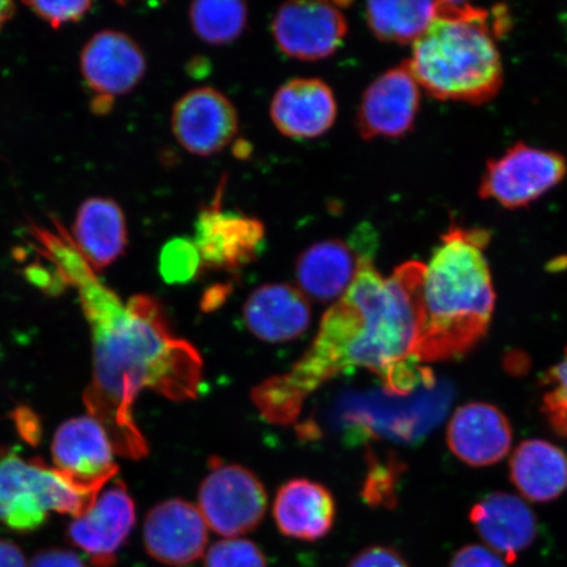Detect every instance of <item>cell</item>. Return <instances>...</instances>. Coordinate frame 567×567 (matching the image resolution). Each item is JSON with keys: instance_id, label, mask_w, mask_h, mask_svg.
I'll use <instances>...</instances> for the list:
<instances>
[{"instance_id": "obj_1", "label": "cell", "mask_w": 567, "mask_h": 567, "mask_svg": "<svg viewBox=\"0 0 567 567\" xmlns=\"http://www.w3.org/2000/svg\"><path fill=\"white\" fill-rule=\"evenodd\" d=\"M35 240L80 292L94 342V380L84 394L90 415L104 425L113 449L132 460L148 453L133 417V403L151 389L172 401L195 400L203 379L196 347L177 338L162 305L152 296L127 303L97 280L65 230L34 229Z\"/></svg>"}, {"instance_id": "obj_2", "label": "cell", "mask_w": 567, "mask_h": 567, "mask_svg": "<svg viewBox=\"0 0 567 567\" xmlns=\"http://www.w3.org/2000/svg\"><path fill=\"white\" fill-rule=\"evenodd\" d=\"M424 265L408 261L384 278L373 254L360 255L347 292L326 311L318 334L292 370L252 390L254 405L278 425L299 421L305 401L339 374L370 371L386 392L405 395L430 385L432 373L411 349L420 323Z\"/></svg>"}, {"instance_id": "obj_3", "label": "cell", "mask_w": 567, "mask_h": 567, "mask_svg": "<svg viewBox=\"0 0 567 567\" xmlns=\"http://www.w3.org/2000/svg\"><path fill=\"white\" fill-rule=\"evenodd\" d=\"M485 230L452 226L424 265L420 323L411 353L423 363L464 358L491 328L495 292Z\"/></svg>"}, {"instance_id": "obj_4", "label": "cell", "mask_w": 567, "mask_h": 567, "mask_svg": "<svg viewBox=\"0 0 567 567\" xmlns=\"http://www.w3.org/2000/svg\"><path fill=\"white\" fill-rule=\"evenodd\" d=\"M505 9L436 2V17L413 44L408 65L417 84L439 101L482 104L498 94L503 65L495 38L505 32Z\"/></svg>"}, {"instance_id": "obj_5", "label": "cell", "mask_w": 567, "mask_h": 567, "mask_svg": "<svg viewBox=\"0 0 567 567\" xmlns=\"http://www.w3.org/2000/svg\"><path fill=\"white\" fill-rule=\"evenodd\" d=\"M101 488L78 484L40 461L0 456V523L20 534L44 526L49 514L76 517L94 505Z\"/></svg>"}, {"instance_id": "obj_6", "label": "cell", "mask_w": 567, "mask_h": 567, "mask_svg": "<svg viewBox=\"0 0 567 567\" xmlns=\"http://www.w3.org/2000/svg\"><path fill=\"white\" fill-rule=\"evenodd\" d=\"M210 472L198 492V512L216 534L236 538L259 527L267 513L264 484L246 467L210 460Z\"/></svg>"}, {"instance_id": "obj_7", "label": "cell", "mask_w": 567, "mask_h": 567, "mask_svg": "<svg viewBox=\"0 0 567 567\" xmlns=\"http://www.w3.org/2000/svg\"><path fill=\"white\" fill-rule=\"evenodd\" d=\"M564 155L527 144H516L487 163L480 196L508 209L527 207L565 179Z\"/></svg>"}, {"instance_id": "obj_8", "label": "cell", "mask_w": 567, "mask_h": 567, "mask_svg": "<svg viewBox=\"0 0 567 567\" xmlns=\"http://www.w3.org/2000/svg\"><path fill=\"white\" fill-rule=\"evenodd\" d=\"M272 33L284 54L313 62L339 51L349 25L338 3L299 0L280 7L272 21Z\"/></svg>"}, {"instance_id": "obj_9", "label": "cell", "mask_w": 567, "mask_h": 567, "mask_svg": "<svg viewBox=\"0 0 567 567\" xmlns=\"http://www.w3.org/2000/svg\"><path fill=\"white\" fill-rule=\"evenodd\" d=\"M136 505L123 481L99 494L86 514L69 524L66 536L94 567H113L136 526Z\"/></svg>"}, {"instance_id": "obj_10", "label": "cell", "mask_w": 567, "mask_h": 567, "mask_svg": "<svg viewBox=\"0 0 567 567\" xmlns=\"http://www.w3.org/2000/svg\"><path fill=\"white\" fill-rule=\"evenodd\" d=\"M84 82L94 91L96 113H106L117 96L130 94L146 74V56L131 35L102 31L92 35L81 54Z\"/></svg>"}, {"instance_id": "obj_11", "label": "cell", "mask_w": 567, "mask_h": 567, "mask_svg": "<svg viewBox=\"0 0 567 567\" xmlns=\"http://www.w3.org/2000/svg\"><path fill=\"white\" fill-rule=\"evenodd\" d=\"M194 243L203 269L237 271L264 251L266 226L258 218L223 209L217 200L198 213Z\"/></svg>"}, {"instance_id": "obj_12", "label": "cell", "mask_w": 567, "mask_h": 567, "mask_svg": "<svg viewBox=\"0 0 567 567\" xmlns=\"http://www.w3.org/2000/svg\"><path fill=\"white\" fill-rule=\"evenodd\" d=\"M421 87L403 62L371 83L358 111V131L364 140L399 138L414 126Z\"/></svg>"}, {"instance_id": "obj_13", "label": "cell", "mask_w": 567, "mask_h": 567, "mask_svg": "<svg viewBox=\"0 0 567 567\" xmlns=\"http://www.w3.org/2000/svg\"><path fill=\"white\" fill-rule=\"evenodd\" d=\"M174 136L198 157L223 152L238 132V112L223 92L212 87L187 92L174 106Z\"/></svg>"}, {"instance_id": "obj_14", "label": "cell", "mask_w": 567, "mask_h": 567, "mask_svg": "<svg viewBox=\"0 0 567 567\" xmlns=\"http://www.w3.org/2000/svg\"><path fill=\"white\" fill-rule=\"evenodd\" d=\"M109 432L94 416H76L56 429L52 442L54 470L78 484L103 488L118 471Z\"/></svg>"}, {"instance_id": "obj_15", "label": "cell", "mask_w": 567, "mask_h": 567, "mask_svg": "<svg viewBox=\"0 0 567 567\" xmlns=\"http://www.w3.org/2000/svg\"><path fill=\"white\" fill-rule=\"evenodd\" d=\"M208 526L198 508L187 501L159 503L144 523V547L155 561L172 567L193 565L204 556Z\"/></svg>"}, {"instance_id": "obj_16", "label": "cell", "mask_w": 567, "mask_h": 567, "mask_svg": "<svg viewBox=\"0 0 567 567\" xmlns=\"http://www.w3.org/2000/svg\"><path fill=\"white\" fill-rule=\"evenodd\" d=\"M453 455L472 466L498 464L513 445V429L502 411L485 402L458 408L446 429Z\"/></svg>"}, {"instance_id": "obj_17", "label": "cell", "mask_w": 567, "mask_h": 567, "mask_svg": "<svg viewBox=\"0 0 567 567\" xmlns=\"http://www.w3.org/2000/svg\"><path fill=\"white\" fill-rule=\"evenodd\" d=\"M338 104L328 83L318 78H297L276 91L271 118L282 136L313 140L336 124Z\"/></svg>"}, {"instance_id": "obj_18", "label": "cell", "mask_w": 567, "mask_h": 567, "mask_svg": "<svg viewBox=\"0 0 567 567\" xmlns=\"http://www.w3.org/2000/svg\"><path fill=\"white\" fill-rule=\"evenodd\" d=\"M470 517L486 547L506 563H515L536 540V515L519 496L488 494L474 505Z\"/></svg>"}, {"instance_id": "obj_19", "label": "cell", "mask_w": 567, "mask_h": 567, "mask_svg": "<svg viewBox=\"0 0 567 567\" xmlns=\"http://www.w3.org/2000/svg\"><path fill=\"white\" fill-rule=\"evenodd\" d=\"M244 319L247 329L265 342H290L309 329L310 302L289 284H266L246 300Z\"/></svg>"}, {"instance_id": "obj_20", "label": "cell", "mask_w": 567, "mask_h": 567, "mask_svg": "<svg viewBox=\"0 0 567 567\" xmlns=\"http://www.w3.org/2000/svg\"><path fill=\"white\" fill-rule=\"evenodd\" d=\"M336 516L334 496L318 482L292 480L276 494L274 517L284 536L310 543L321 540L330 534Z\"/></svg>"}, {"instance_id": "obj_21", "label": "cell", "mask_w": 567, "mask_h": 567, "mask_svg": "<svg viewBox=\"0 0 567 567\" xmlns=\"http://www.w3.org/2000/svg\"><path fill=\"white\" fill-rule=\"evenodd\" d=\"M359 260L358 251L343 240L311 245L296 261L297 288L311 301H338L357 276Z\"/></svg>"}, {"instance_id": "obj_22", "label": "cell", "mask_w": 567, "mask_h": 567, "mask_svg": "<svg viewBox=\"0 0 567 567\" xmlns=\"http://www.w3.org/2000/svg\"><path fill=\"white\" fill-rule=\"evenodd\" d=\"M71 240L94 271L115 264L127 246L126 219L122 207L112 198H89L78 209Z\"/></svg>"}, {"instance_id": "obj_23", "label": "cell", "mask_w": 567, "mask_h": 567, "mask_svg": "<svg viewBox=\"0 0 567 567\" xmlns=\"http://www.w3.org/2000/svg\"><path fill=\"white\" fill-rule=\"evenodd\" d=\"M509 477L524 498L547 503L567 491V456L540 439L524 441L509 460Z\"/></svg>"}, {"instance_id": "obj_24", "label": "cell", "mask_w": 567, "mask_h": 567, "mask_svg": "<svg viewBox=\"0 0 567 567\" xmlns=\"http://www.w3.org/2000/svg\"><path fill=\"white\" fill-rule=\"evenodd\" d=\"M365 13L368 25L379 40L414 44L434 21L436 2H370Z\"/></svg>"}, {"instance_id": "obj_25", "label": "cell", "mask_w": 567, "mask_h": 567, "mask_svg": "<svg viewBox=\"0 0 567 567\" xmlns=\"http://www.w3.org/2000/svg\"><path fill=\"white\" fill-rule=\"evenodd\" d=\"M247 19V6L238 0H200L189 7L190 27L209 45H226L239 39Z\"/></svg>"}, {"instance_id": "obj_26", "label": "cell", "mask_w": 567, "mask_h": 567, "mask_svg": "<svg viewBox=\"0 0 567 567\" xmlns=\"http://www.w3.org/2000/svg\"><path fill=\"white\" fill-rule=\"evenodd\" d=\"M203 269L200 252L194 240L175 238L163 247L159 257V272L168 284H186L196 278Z\"/></svg>"}, {"instance_id": "obj_27", "label": "cell", "mask_w": 567, "mask_h": 567, "mask_svg": "<svg viewBox=\"0 0 567 567\" xmlns=\"http://www.w3.org/2000/svg\"><path fill=\"white\" fill-rule=\"evenodd\" d=\"M542 411L558 436L567 437V349L556 365L542 379Z\"/></svg>"}, {"instance_id": "obj_28", "label": "cell", "mask_w": 567, "mask_h": 567, "mask_svg": "<svg viewBox=\"0 0 567 567\" xmlns=\"http://www.w3.org/2000/svg\"><path fill=\"white\" fill-rule=\"evenodd\" d=\"M204 567H268L267 558L257 544L246 538H225L212 545Z\"/></svg>"}, {"instance_id": "obj_29", "label": "cell", "mask_w": 567, "mask_h": 567, "mask_svg": "<svg viewBox=\"0 0 567 567\" xmlns=\"http://www.w3.org/2000/svg\"><path fill=\"white\" fill-rule=\"evenodd\" d=\"M25 6L56 30L63 24L75 23L86 17L92 3L89 0H80V2L71 0V2H28Z\"/></svg>"}, {"instance_id": "obj_30", "label": "cell", "mask_w": 567, "mask_h": 567, "mask_svg": "<svg viewBox=\"0 0 567 567\" xmlns=\"http://www.w3.org/2000/svg\"><path fill=\"white\" fill-rule=\"evenodd\" d=\"M346 567H410L405 557L392 547L373 545L358 553Z\"/></svg>"}, {"instance_id": "obj_31", "label": "cell", "mask_w": 567, "mask_h": 567, "mask_svg": "<svg viewBox=\"0 0 567 567\" xmlns=\"http://www.w3.org/2000/svg\"><path fill=\"white\" fill-rule=\"evenodd\" d=\"M450 567H507L505 559L482 545H466L453 556Z\"/></svg>"}, {"instance_id": "obj_32", "label": "cell", "mask_w": 567, "mask_h": 567, "mask_svg": "<svg viewBox=\"0 0 567 567\" xmlns=\"http://www.w3.org/2000/svg\"><path fill=\"white\" fill-rule=\"evenodd\" d=\"M28 567H87L78 553L63 548L42 549L33 556Z\"/></svg>"}, {"instance_id": "obj_33", "label": "cell", "mask_w": 567, "mask_h": 567, "mask_svg": "<svg viewBox=\"0 0 567 567\" xmlns=\"http://www.w3.org/2000/svg\"><path fill=\"white\" fill-rule=\"evenodd\" d=\"M0 567H28L24 551L6 538H0Z\"/></svg>"}, {"instance_id": "obj_34", "label": "cell", "mask_w": 567, "mask_h": 567, "mask_svg": "<svg viewBox=\"0 0 567 567\" xmlns=\"http://www.w3.org/2000/svg\"><path fill=\"white\" fill-rule=\"evenodd\" d=\"M16 11V4L12 2H6V0H0V31L3 30L7 21L12 19Z\"/></svg>"}]
</instances>
